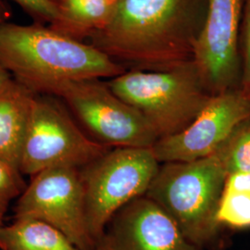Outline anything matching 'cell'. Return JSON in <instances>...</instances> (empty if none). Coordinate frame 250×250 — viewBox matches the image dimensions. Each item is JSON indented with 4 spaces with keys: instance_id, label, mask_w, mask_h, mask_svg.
Returning <instances> with one entry per match:
<instances>
[{
    "instance_id": "9c48e42d",
    "label": "cell",
    "mask_w": 250,
    "mask_h": 250,
    "mask_svg": "<svg viewBox=\"0 0 250 250\" xmlns=\"http://www.w3.org/2000/svg\"><path fill=\"white\" fill-rule=\"evenodd\" d=\"M242 8L243 0H207L193 62L212 96L240 88Z\"/></svg>"
},
{
    "instance_id": "7a4b0ae2",
    "label": "cell",
    "mask_w": 250,
    "mask_h": 250,
    "mask_svg": "<svg viewBox=\"0 0 250 250\" xmlns=\"http://www.w3.org/2000/svg\"><path fill=\"white\" fill-rule=\"evenodd\" d=\"M0 63L36 93L64 81L109 80L127 71L89 43L35 22L0 23Z\"/></svg>"
},
{
    "instance_id": "2e32d148",
    "label": "cell",
    "mask_w": 250,
    "mask_h": 250,
    "mask_svg": "<svg viewBox=\"0 0 250 250\" xmlns=\"http://www.w3.org/2000/svg\"><path fill=\"white\" fill-rule=\"evenodd\" d=\"M217 222L226 232L250 228V190L224 188L218 206Z\"/></svg>"
},
{
    "instance_id": "277c9868",
    "label": "cell",
    "mask_w": 250,
    "mask_h": 250,
    "mask_svg": "<svg viewBox=\"0 0 250 250\" xmlns=\"http://www.w3.org/2000/svg\"><path fill=\"white\" fill-rule=\"evenodd\" d=\"M106 82L140 113L158 140L186 129L213 97L194 62L167 71L127 70Z\"/></svg>"
},
{
    "instance_id": "8992f818",
    "label": "cell",
    "mask_w": 250,
    "mask_h": 250,
    "mask_svg": "<svg viewBox=\"0 0 250 250\" xmlns=\"http://www.w3.org/2000/svg\"><path fill=\"white\" fill-rule=\"evenodd\" d=\"M40 93L61 99L83 130L108 147L151 148L158 140L140 113L115 95L106 80L64 81Z\"/></svg>"
},
{
    "instance_id": "5bb4252c",
    "label": "cell",
    "mask_w": 250,
    "mask_h": 250,
    "mask_svg": "<svg viewBox=\"0 0 250 250\" xmlns=\"http://www.w3.org/2000/svg\"><path fill=\"white\" fill-rule=\"evenodd\" d=\"M1 250H80L52 225L34 219L14 220L0 228Z\"/></svg>"
},
{
    "instance_id": "9a60e30c",
    "label": "cell",
    "mask_w": 250,
    "mask_h": 250,
    "mask_svg": "<svg viewBox=\"0 0 250 250\" xmlns=\"http://www.w3.org/2000/svg\"><path fill=\"white\" fill-rule=\"evenodd\" d=\"M214 154L227 174L250 172V116L236 126Z\"/></svg>"
},
{
    "instance_id": "3957f363",
    "label": "cell",
    "mask_w": 250,
    "mask_h": 250,
    "mask_svg": "<svg viewBox=\"0 0 250 250\" xmlns=\"http://www.w3.org/2000/svg\"><path fill=\"white\" fill-rule=\"evenodd\" d=\"M226 176L216 154L161 163L145 196L160 206L197 249L224 250L229 235L217 222V210Z\"/></svg>"
},
{
    "instance_id": "7c38bea8",
    "label": "cell",
    "mask_w": 250,
    "mask_h": 250,
    "mask_svg": "<svg viewBox=\"0 0 250 250\" xmlns=\"http://www.w3.org/2000/svg\"><path fill=\"white\" fill-rule=\"evenodd\" d=\"M35 93L14 79L0 94V161L19 171Z\"/></svg>"
},
{
    "instance_id": "8fae6325",
    "label": "cell",
    "mask_w": 250,
    "mask_h": 250,
    "mask_svg": "<svg viewBox=\"0 0 250 250\" xmlns=\"http://www.w3.org/2000/svg\"><path fill=\"white\" fill-rule=\"evenodd\" d=\"M104 238L113 250H200L146 196L132 200L111 218Z\"/></svg>"
},
{
    "instance_id": "e0dca14e",
    "label": "cell",
    "mask_w": 250,
    "mask_h": 250,
    "mask_svg": "<svg viewBox=\"0 0 250 250\" xmlns=\"http://www.w3.org/2000/svg\"><path fill=\"white\" fill-rule=\"evenodd\" d=\"M21 175L18 170L0 161V228L5 225L4 218L10 202L26 188Z\"/></svg>"
},
{
    "instance_id": "d6986e66",
    "label": "cell",
    "mask_w": 250,
    "mask_h": 250,
    "mask_svg": "<svg viewBox=\"0 0 250 250\" xmlns=\"http://www.w3.org/2000/svg\"><path fill=\"white\" fill-rule=\"evenodd\" d=\"M32 19L33 22L53 27L57 22V12L52 0H10Z\"/></svg>"
},
{
    "instance_id": "4fadbf2b",
    "label": "cell",
    "mask_w": 250,
    "mask_h": 250,
    "mask_svg": "<svg viewBox=\"0 0 250 250\" xmlns=\"http://www.w3.org/2000/svg\"><path fill=\"white\" fill-rule=\"evenodd\" d=\"M57 22L52 28L80 41L86 42L107 22L115 2L113 0H52Z\"/></svg>"
},
{
    "instance_id": "603a6c76",
    "label": "cell",
    "mask_w": 250,
    "mask_h": 250,
    "mask_svg": "<svg viewBox=\"0 0 250 250\" xmlns=\"http://www.w3.org/2000/svg\"><path fill=\"white\" fill-rule=\"evenodd\" d=\"M113 1H114V2H116L117 0H113Z\"/></svg>"
},
{
    "instance_id": "ac0fdd59",
    "label": "cell",
    "mask_w": 250,
    "mask_h": 250,
    "mask_svg": "<svg viewBox=\"0 0 250 250\" xmlns=\"http://www.w3.org/2000/svg\"><path fill=\"white\" fill-rule=\"evenodd\" d=\"M239 53L242 72L239 89L250 99V0H243Z\"/></svg>"
},
{
    "instance_id": "5b68a950",
    "label": "cell",
    "mask_w": 250,
    "mask_h": 250,
    "mask_svg": "<svg viewBox=\"0 0 250 250\" xmlns=\"http://www.w3.org/2000/svg\"><path fill=\"white\" fill-rule=\"evenodd\" d=\"M110 149L83 130L61 99L35 93L20 163L22 175L33 177L61 167L81 169Z\"/></svg>"
},
{
    "instance_id": "ba28073f",
    "label": "cell",
    "mask_w": 250,
    "mask_h": 250,
    "mask_svg": "<svg viewBox=\"0 0 250 250\" xmlns=\"http://www.w3.org/2000/svg\"><path fill=\"white\" fill-rule=\"evenodd\" d=\"M34 219L57 228L80 250H93L80 169L61 167L32 177L20 196L14 220Z\"/></svg>"
},
{
    "instance_id": "6da1fadb",
    "label": "cell",
    "mask_w": 250,
    "mask_h": 250,
    "mask_svg": "<svg viewBox=\"0 0 250 250\" xmlns=\"http://www.w3.org/2000/svg\"><path fill=\"white\" fill-rule=\"evenodd\" d=\"M207 0H117L86 41L126 70L167 71L194 61Z\"/></svg>"
},
{
    "instance_id": "ffe728a7",
    "label": "cell",
    "mask_w": 250,
    "mask_h": 250,
    "mask_svg": "<svg viewBox=\"0 0 250 250\" xmlns=\"http://www.w3.org/2000/svg\"><path fill=\"white\" fill-rule=\"evenodd\" d=\"M14 81L13 76L9 73V71L2 66V64L0 63V94L7 89L9 85L12 83V82Z\"/></svg>"
},
{
    "instance_id": "7402d4cb",
    "label": "cell",
    "mask_w": 250,
    "mask_h": 250,
    "mask_svg": "<svg viewBox=\"0 0 250 250\" xmlns=\"http://www.w3.org/2000/svg\"><path fill=\"white\" fill-rule=\"evenodd\" d=\"M93 250H113V249L109 246V244L103 236L99 241L97 242Z\"/></svg>"
},
{
    "instance_id": "52a82bcc",
    "label": "cell",
    "mask_w": 250,
    "mask_h": 250,
    "mask_svg": "<svg viewBox=\"0 0 250 250\" xmlns=\"http://www.w3.org/2000/svg\"><path fill=\"white\" fill-rule=\"evenodd\" d=\"M160 166L151 148L116 147L81 168L87 224L96 243L123 207L146 195Z\"/></svg>"
},
{
    "instance_id": "30bf717a",
    "label": "cell",
    "mask_w": 250,
    "mask_h": 250,
    "mask_svg": "<svg viewBox=\"0 0 250 250\" xmlns=\"http://www.w3.org/2000/svg\"><path fill=\"white\" fill-rule=\"evenodd\" d=\"M250 116V99L240 89L213 96L198 116L178 134L156 141L160 163L205 159L219 149L236 126Z\"/></svg>"
},
{
    "instance_id": "44dd1931",
    "label": "cell",
    "mask_w": 250,
    "mask_h": 250,
    "mask_svg": "<svg viewBox=\"0 0 250 250\" xmlns=\"http://www.w3.org/2000/svg\"><path fill=\"white\" fill-rule=\"evenodd\" d=\"M10 17H11L10 9L3 0H0V23L9 21Z\"/></svg>"
}]
</instances>
